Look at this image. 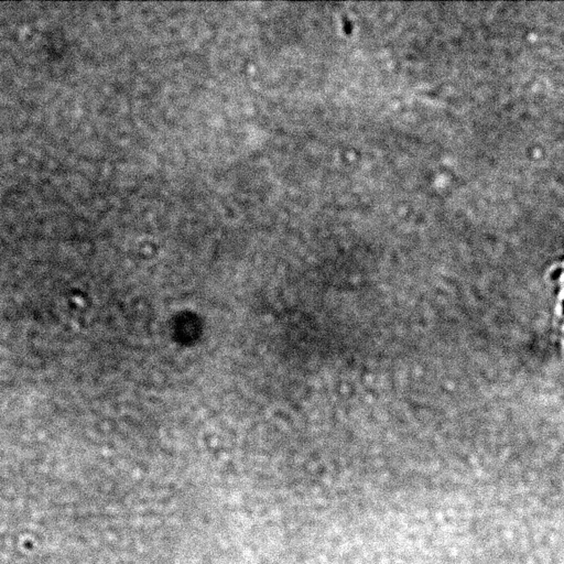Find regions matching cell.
I'll use <instances>...</instances> for the list:
<instances>
[{
	"instance_id": "1",
	"label": "cell",
	"mask_w": 564,
	"mask_h": 564,
	"mask_svg": "<svg viewBox=\"0 0 564 564\" xmlns=\"http://www.w3.org/2000/svg\"><path fill=\"white\" fill-rule=\"evenodd\" d=\"M562 313H563V315H564V300H563V302H562Z\"/></svg>"
}]
</instances>
